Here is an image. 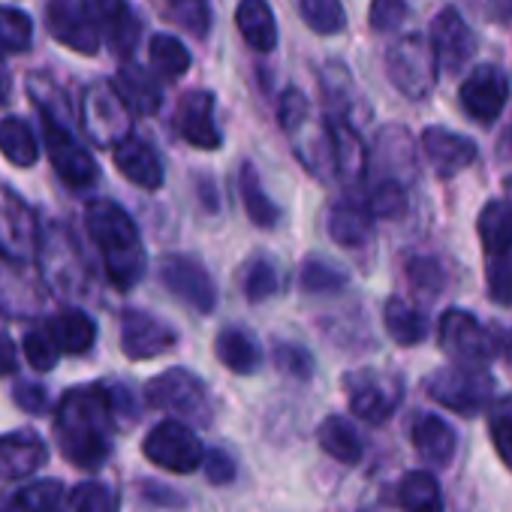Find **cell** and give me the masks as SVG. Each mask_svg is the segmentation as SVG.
<instances>
[{"label":"cell","mask_w":512,"mask_h":512,"mask_svg":"<svg viewBox=\"0 0 512 512\" xmlns=\"http://www.w3.org/2000/svg\"><path fill=\"white\" fill-rule=\"evenodd\" d=\"M407 278L425 296H434V293L443 290V269H440L437 260H431V256H416V260H410L407 263Z\"/></svg>","instance_id":"f907efd6"},{"label":"cell","mask_w":512,"mask_h":512,"mask_svg":"<svg viewBox=\"0 0 512 512\" xmlns=\"http://www.w3.org/2000/svg\"><path fill=\"white\" fill-rule=\"evenodd\" d=\"M407 16V0H371L368 22L377 34H386L398 28Z\"/></svg>","instance_id":"816d5d0a"},{"label":"cell","mask_w":512,"mask_h":512,"mask_svg":"<svg viewBox=\"0 0 512 512\" xmlns=\"http://www.w3.org/2000/svg\"><path fill=\"white\" fill-rule=\"evenodd\" d=\"M43 305L40 287L22 272V263L7 260L0 253V314L10 317H31Z\"/></svg>","instance_id":"44dd1931"},{"label":"cell","mask_w":512,"mask_h":512,"mask_svg":"<svg viewBox=\"0 0 512 512\" xmlns=\"http://www.w3.org/2000/svg\"><path fill=\"white\" fill-rule=\"evenodd\" d=\"M49 458L46 443L34 431H13L0 437V479H25Z\"/></svg>","instance_id":"ffe728a7"},{"label":"cell","mask_w":512,"mask_h":512,"mask_svg":"<svg viewBox=\"0 0 512 512\" xmlns=\"http://www.w3.org/2000/svg\"><path fill=\"white\" fill-rule=\"evenodd\" d=\"M317 443L323 446L326 455H332L341 464H359L365 455V443L359 437V431L341 419V416H326L317 428Z\"/></svg>","instance_id":"4dcf8cb0"},{"label":"cell","mask_w":512,"mask_h":512,"mask_svg":"<svg viewBox=\"0 0 512 512\" xmlns=\"http://www.w3.org/2000/svg\"><path fill=\"white\" fill-rule=\"evenodd\" d=\"M58 356H61V350H58V344H55L49 326L31 329V332L25 335V359L31 362V368H37V371H52V368L58 365Z\"/></svg>","instance_id":"7dc6e473"},{"label":"cell","mask_w":512,"mask_h":512,"mask_svg":"<svg viewBox=\"0 0 512 512\" xmlns=\"http://www.w3.org/2000/svg\"><path fill=\"white\" fill-rule=\"evenodd\" d=\"M238 187H241V205L250 217L253 226H260V229H272L278 226L281 220V208L269 199L263 181H260V172H256L253 163H244L241 166V175H238Z\"/></svg>","instance_id":"f546056e"},{"label":"cell","mask_w":512,"mask_h":512,"mask_svg":"<svg viewBox=\"0 0 512 512\" xmlns=\"http://www.w3.org/2000/svg\"><path fill=\"white\" fill-rule=\"evenodd\" d=\"M10 97V70L4 64V55H0V103Z\"/></svg>","instance_id":"6f0895ef"},{"label":"cell","mask_w":512,"mask_h":512,"mask_svg":"<svg viewBox=\"0 0 512 512\" xmlns=\"http://www.w3.org/2000/svg\"><path fill=\"white\" fill-rule=\"evenodd\" d=\"M299 281H302V290H308V293H338L347 284V275L335 263L311 256V260H305V266H302Z\"/></svg>","instance_id":"ee69618b"},{"label":"cell","mask_w":512,"mask_h":512,"mask_svg":"<svg viewBox=\"0 0 512 512\" xmlns=\"http://www.w3.org/2000/svg\"><path fill=\"white\" fill-rule=\"evenodd\" d=\"M299 10H302L305 25L314 34L332 37V34H341L347 28V16H344L341 0H299Z\"/></svg>","instance_id":"f35d334b"},{"label":"cell","mask_w":512,"mask_h":512,"mask_svg":"<svg viewBox=\"0 0 512 512\" xmlns=\"http://www.w3.org/2000/svg\"><path fill=\"white\" fill-rule=\"evenodd\" d=\"M476 232L485 256H500L512 250V205L506 199H491L476 220Z\"/></svg>","instance_id":"83f0119b"},{"label":"cell","mask_w":512,"mask_h":512,"mask_svg":"<svg viewBox=\"0 0 512 512\" xmlns=\"http://www.w3.org/2000/svg\"><path fill=\"white\" fill-rule=\"evenodd\" d=\"M142 452L151 464L169 470V473H193L205 461V449L199 437L175 419H166L148 431L142 440Z\"/></svg>","instance_id":"9c48e42d"},{"label":"cell","mask_w":512,"mask_h":512,"mask_svg":"<svg viewBox=\"0 0 512 512\" xmlns=\"http://www.w3.org/2000/svg\"><path fill=\"white\" fill-rule=\"evenodd\" d=\"M40 121H43V145L61 181L73 190L94 187L100 178V166L91 157V151L70 133L67 121L55 115H43V112H40Z\"/></svg>","instance_id":"8992f818"},{"label":"cell","mask_w":512,"mask_h":512,"mask_svg":"<svg viewBox=\"0 0 512 512\" xmlns=\"http://www.w3.org/2000/svg\"><path fill=\"white\" fill-rule=\"evenodd\" d=\"M326 232L335 244L347 247V250H362L371 244L374 235V214L368 211V205H356V202H338L329 208L326 217Z\"/></svg>","instance_id":"cb8c5ba5"},{"label":"cell","mask_w":512,"mask_h":512,"mask_svg":"<svg viewBox=\"0 0 512 512\" xmlns=\"http://www.w3.org/2000/svg\"><path fill=\"white\" fill-rule=\"evenodd\" d=\"M326 130H329V148H332L335 172L350 184L362 181L365 169H368V157H365V142L356 133V127L344 118H332L326 124Z\"/></svg>","instance_id":"7402d4cb"},{"label":"cell","mask_w":512,"mask_h":512,"mask_svg":"<svg viewBox=\"0 0 512 512\" xmlns=\"http://www.w3.org/2000/svg\"><path fill=\"white\" fill-rule=\"evenodd\" d=\"M85 223L88 232L103 256L106 266V278L121 290H133L148 269V256L139 238V229L133 223V217L109 199H94L85 208Z\"/></svg>","instance_id":"7a4b0ae2"},{"label":"cell","mask_w":512,"mask_h":512,"mask_svg":"<svg viewBox=\"0 0 512 512\" xmlns=\"http://www.w3.org/2000/svg\"><path fill=\"white\" fill-rule=\"evenodd\" d=\"M166 19L178 22L184 31L205 37L208 34V4L205 0H160Z\"/></svg>","instance_id":"f6af8a7d"},{"label":"cell","mask_w":512,"mask_h":512,"mask_svg":"<svg viewBox=\"0 0 512 512\" xmlns=\"http://www.w3.org/2000/svg\"><path fill=\"white\" fill-rule=\"evenodd\" d=\"M235 25L244 43L256 52H272L278 46V22L266 0H241L235 10Z\"/></svg>","instance_id":"484cf974"},{"label":"cell","mask_w":512,"mask_h":512,"mask_svg":"<svg viewBox=\"0 0 512 512\" xmlns=\"http://www.w3.org/2000/svg\"><path fill=\"white\" fill-rule=\"evenodd\" d=\"M398 503L404 512H443V494L428 470H413L398 485Z\"/></svg>","instance_id":"d6a6232c"},{"label":"cell","mask_w":512,"mask_h":512,"mask_svg":"<svg viewBox=\"0 0 512 512\" xmlns=\"http://www.w3.org/2000/svg\"><path fill=\"white\" fill-rule=\"evenodd\" d=\"M70 512H118L121 497L106 482H82L67 494Z\"/></svg>","instance_id":"ab89813d"},{"label":"cell","mask_w":512,"mask_h":512,"mask_svg":"<svg viewBox=\"0 0 512 512\" xmlns=\"http://www.w3.org/2000/svg\"><path fill=\"white\" fill-rule=\"evenodd\" d=\"M437 335L443 353L458 365H485L500 347V341L470 311H458V308H449L440 317Z\"/></svg>","instance_id":"ba28073f"},{"label":"cell","mask_w":512,"mask_h":512,"mask_svg":"<svg viewBox=\"0 0 512 512\" xmlns=\"http://www.w3.org/2000/svg\"><path fill=\"white\" fill-rule=\"evenodd\" d=\"M175 130L187 145L199 151H217L223 136L214 124V94L208 91L184 94L175 112Z\"/></svg>","instance_id":"ac0fdd59"},{"label":"cell","mask_w":512,"mask_h":512,"mask_svg":"<svg viewBox=\"0 0 512 512\" xmlns=\"http://www.w3.org/2000/svg\"><path fill=\"white\" fill-rule=\"evenodd\" d=\"M0 154H4L13 166H34L40 157V145L28 121L22 118H4L0 121Z\"/></svg>","instance_id":"836d02e7"},{"label":"cell","mask_w":512,"mask_h":512,"mask_svg":"<svg viewBox=\"0 0 512 512\" xmlns=\"http://www.w3.org/2000/svg\"><path fill=\"white\" fill-rule=\"evenodd\" d=\"M491 19H512V0H479Z\"/></svg>","instance_id":"9f6ffc18"},{"label":"cell","mask_w":512,"mask_h":512,"mask_svg":"<svg viewBox=\"0 0 512 512\" xmlns=\"http://www.w3.org/2000/svg\"><path fill=\"white\" fill-rule=\"evenodd\" d=\"M37 244H40L37 214L19 193L0 184V253H4L7 260L28 263L34 260Z\"/></svg>","instance_id":"8fae6325"},{"label":"cell","mask_w":512,"mask_h":512,"mask_svg":"<svg viewBox=\"0 0 512 512\" xmlns=\"http://www.w3.org/2000/svg\"><path fill=\"white\" fill-rule=\"evenodd\" d=\"M148 55H151V64L160 76L166 79H178L190 70V52L184 49L181 40L169 37V34H157L151 37L148 43Z\"/></svg>","instance_id":"8d00e7d4"},{"label":"cell","mask_w":512,"mask_h":512,"mask_svg":"<svg viewBox=\"0 0 512 512\" xmlns=\"http://www.w3.org/2000/svg\"><path fill=\"white\" fill-rule=\"evenodd\" d=\"M214 353L232 374H253L263 362L260 344L244 329H223L214 341Z\"/></svg>","instance_id":"f1b7e54d"},{"label":"cell","mask_w":512,"mask_h":512,"mask_svg":"<svg viewBox=\"0 0 512 512\" xmlns=\"http://www.w3.org/2000/svg\"><path fill=\"white\" fill-rule=\"evenodd\" d=\"M383 326L389 338H395L401 347H416L428 335V323L419 311H413L404 299H389L383 308Z\"/></svg>","instance_id":"e575fe53"},{"label":"cell","mask_w":512,"mask_h":512,"mask_svg":"<svg viewBox=\"0 0 512 512\" xmlns=\"http://www.w3.org/2000/svg\"><path fill=\"white\" fill-rule=\"evenodd\" d=\"M145 401L154 410H166V413L184 416V419L199 422V425L211 422V398H208V389L187 368H169V371L157 374L154 380H148Z\"/></svg>","instance_id":"5b68a950"},{"label":"cell","mask_w":512,"mask_h":512,"mask_svg":"<svg viewBox=\"0 0 512 512\" xmlns=\"http://www.w3.org/2000/svg\"><path fill=\"white\" fill-rule=\"evenodd\" d=\"M488 296L494 305L509 308L512 305V250L500 256H488Z\"/></svg>","instance_id":"bcb514c9"},{"label":"cell","mask_w":512,"mask_h":512,"mask_svg":"<svg viewBox=\"0 0 512 512\" xmlns=\"http://www.w3.org/2000/svg\"><path fill=\"white\" fill-rule=\"evenodd\" d=\"M368 211L374 217H389V220H398L404 211H407V190L401 181H392V178H380L371 193H368Z\"/></svg>","instance_id":"7bdbcfd3"},{"label":"cell","mask_w":512,"mask_h":512,"mask_svg":"<svg viewBox=\"0 0 512 512\" xmlns=\"http://www.w3.org/2000/svg\"><path fill=\"white\" fill-rule=\"evenodd\" d=\"M85 7L100 31V37L109 43V49L121 58H130L139 46L142 25L130 7V0H85Z\"/></svg>","instance_id":"2e32d148"},{"label":"cell","mask_w":512,"mask_h":512,"mask_svg":"<svg viewBox=\"0 0 512 512\" xmlns=\"http://www.w3.org/2000/svg\"><path fill=\"white\" fill-rule=\"evenodd\" d=\"M386 73L407 100H425L437 85V55L422 34L401 37L386 55Z\"/></svg>","instance_id":"277c9868"},{"label":"cell","mask_w":512,"mask_h":512,"mask_svg":"<svg viewBox=\"0 0 512 512\" xmlns=\"http://www.w3.org/2000/svg\"><path fill=\"white\" fill-rule=\"evenodd\" d=\"M275 365L293 380H311L314 377V356L299 344H278L275 347Z\"/></svg>","instance_id":"681fc988"},{"label":"cell","mask_w":512,"mask_h":512,"mask_svg":"<svg viewBox=\"0 0 512 512\" xmlns=\"http://www.w3.org/2000/svg\"><path fill=\"white\" fill-rule=\"evenodd\" d=\"M278 118H281V127L290 133V139H296L305 124L311 121V103L302 91L290 88L284 97H281V109H278Z\"/></svg>","instance_id":"c3c4849f"},{"label":"cell","mask_w":512,"mask_h":512,"mask_svg":"<svg viewBox=\"0 0 512 512\" xmlns=\"http://www.w3.org/2000/svg\"><path fill=\"white\" fill-rule=\"evenodd\" d=\"M82 127L88 139L100 148H118L130 139V106L115 85L97 82L82 100Z\"/></svg>","instance_id":"52a82bcc"},{"label":"cell","mask_w":512,"mask_h":512,"mask_svg":"<svg viewBox=\"0 0 512 512\" xmlns=\"http://www.w3.org/2000/svg\"><path fill=\"white\" fill-rule=\"evenodd\" d=\"M488 431H491L494 452L500 455L503 467L512 473V395L497 398L488 407Z\"/></svg>","instance_id":"60d3db41"},{"label":"cell","mask_w":512,"mask_h":512,"mask_svg":"<svg viewBox=\"0 0 512 512\" xmlns=\"http://www.w3.org/2000/svg\"><path fill=\"white\" fill-rule=\"evenodd\" d=\"M422 148L440 178H452L476 160V142L446 127H428L422 133Z\"/></svg>","instance_id":"d6986e66"},{"label":"cell","mask_w":512,"mask_h":512,"mask_svg":"<svg viewBox=\"0 0 512 512\" xmlns=\"http://www.w3.org/2000/svg\"><path fill=\"white\" fill-rule=\"evenodd\" d=\"M202 467H205L208 482H214V485H229V482L235 479V461H232V455L223 452V449H211V452L205 455Z\"/></svg>","instance_id":"f5cc1de1"},{"label":"cell","mask_w":512,"mask_h":512,"mask_svg":"<svg viewBox=\"0 0 512 512\" xmlns=\"http://www.w3.org/2000/svg\"><path fill=\"white\" fill-rule=\"evenodd\" d=\"M115 166L130 184H136L142 190H160L163 187V163H160L157 151L136 136H130L127 142H121L115 148Z\"/></svg>","instance_id":"603a6c76"},{"label":"cell","mask_w":512,"mask_h":512,"mask_svg":"<svg viewBox=\"0 0 512 512\" xmlns=\"http://www.w3.org/2000/svg\"><path fill=\"white\" fill-rule=\"evenodd\" d=\"M491 389H494V377L488 374L485 365L452 362L425 380L428 398L452 413H461V416L482 413L491 401Z\"/></svg>","instance_id":"3957f363"},{"label":"cell","mask_w":512,"mask_h":512,"mask_svg":"<svg viewBox=\"0 0 512 512\" xmlns=\"http://www.w3.org/2000/svg\"><path fill=\"white\" fill-rule=\"evenodd\" d=\"M350 410L368 425H383L395 416L401 404V380L377 371H356L344 380Z\"/></svg>","instance_id":"30bf717a"},{"label":"cell","mask_w":512,"mask_h":512,"mask_svg":"<svg viewBox=\"0 0 512 512\" xmlns=\"http://www.w3.org/2000/svg\"><path fill=\"white\" fill-rule=\"evenodd\" d=\"M431 49L437 55V64H443L449 73H458L476 55V34L458 10L446 7L431 25Z\"/></svg>","instance_id":"e0dca14e"},{"label":"cell","mask_w":512,"mask_h":512,"mask_svg":"<svg viewBox=\"0 0 512 512\" xmlns=\"http://www.w3.org/2000/svg\"><path fill=\"white\" fill-rule=\"evenodd\" d=\"M19 368V350H16V341L0 329V377L7 374H16Z\"/></svg>","instance_id":"11a10c76"},{"label":"cell","mask_w":512,"mask_h":512,"mask_svg":"<svg viewBox=\"0 0 512 512\" xmlns=\"http://www.w3.org/2000/svg\"><path fill=\"white\" fill-rule=\"evenodd\" d=\"M509 100V79L500 67H476L458 88V103L476 124H494Z\"/></svg>","instance_id":"4fadbf2b"},{"label":"cell","mask_w":512,"mask_h":512,"mask_svg":"<svg viewBox=\"0 0 512 512\" xmlns=\"http://www.w3.org/2000/svg\"><path fill=\"white\" fill-rule=\"evenodd\" d=\"M118 94L124 97V103L139 112V115H154L163 106V91L157 88V82L136 64H124L118 70V82H115Z\"/></svg>","instance_id":"1f68e13d"},{"label":"cell","mask_w":512,"mask_h":512,"mask_svg":"<svg viewBox=\"0 0 512 512\" xmlns=\"http://www.w3.org/2000/svg\"><path fill=\"white\" fill-rule=\"evenodd\" d=\"M49 332H52L58 350L67 353V356H82V353H88V350L94 347V341H97V323H94L85 311H79V308L61 311V314L49 323Z\"/></svg>","instance_id":"4316f807"},{"label":"cell","mask_w":512,"mask_h":512,"mask_svg":"<svg viewBox=\"0 0 512 512\" xmlns=\"http://www.w3.org/2000/svg\"><path fill=\"white\" fill-rule=\"evenodd\" d=\"M16 401H19V407L28 410V413H43V407H46V392H43V386H37V383H19Z\"/></svg>","instance_id":"db71d44e"},{"label":"cell","mask_w":512,"mask_h":512,"mask_svg":"<svg viewBox=\"0 0 512 512\" xmlns=\"http://www.w3.org/2000/svg\"><path fill=\"white\" fill-rule=\"evenodd\" d=\"M34 43V22L16 7H0V49L28 52Z\"/></svg>","instance_id":"b9f144b4"},{"label":"cell","mask_w":512,"mask_h":512,"mask_svg":"<svg viewBox=\"0 0 512 512\" xmlns=\"http://www.w3.org/2000/svg\"><path fill=\"white\" fill-rule=\"evenodd\" d=\"M281 287V278H278V269L272 260H250L244 275H241V290H244V299L250 305H260L266 299H272Z\"/></svg>","instance_id":"74e56055"},{"label":"cell","mask_w":512,"mask_h":512,"mask_svg":"<svg viewBox=\"0 0 512 512\" xmlns=\"http://www.w3.org/2000/svg\"><path fill=\"white\" fill-rule=\"evenodd\" d=\"M178 344V332L148 311H124L121 317V350L127 359H157Z\"/></svg>","instance_id":"9a60e30c"},{"label":"cell","mask_w":512,"mask_h":512,"mask_svg":"<svg viewBox=\"0 0 512 512\" xmlns=\"http://www.w3.org/2000/svg\"><path fill=\"white\" fill-rule=\"evenodd\" d=\"M115 404L109 386H76L70 389L55 413V431L61 452L70 464L97 470L112 452Z\"/></svg>","instance_id":"6da1fadb"},{"label":"cell","mask_w":512,"mask_h":512,"mask_svg":"<svg viewBox=\"0 0 512 512\" xmlns=\"http://www.w3.org/2000/svg\"><path fill=\"white\" fill-rule=\"evenodd\" d=\"M46 28L55 43L76 55L100 52V31L85 7V0H46Z\"/></svg>","instance_id":"7c38bea8"},{"label":"cell","mask_w":512,"mask_h":512,"mask_svg":"<svg viewBox=\"0 0 512 512\" xmlns=\"http://www.w3.org/2000/svg\"><path fill=\"white\" fill-rule=\"evenodd\" d=\"M410 440H413V449L419 452V458L428 464L446 467L455 458V446H458L455 431L440 416H431V413L416 416L410 425Z\"/></svg>","instance_id":"d4e9b609"},{"label":"cell","mask_w":512,"mask_h":512,"mask_svg":"<svg viewBox=\"0 0 512 512\" xmlns=\"http://www.w3.org/2000/svg\"><path fill=\"white\" fill-rule=\"evenodd\" d=\"M160 281L178 302H184L199 314H211L217 305V290L211 275L196 260H190V256H166L160 263Z\"/></svg>","instance_id":"5bb4252c"},{"label":"cell","mask_w":512,"mask_h":512,"mask_svg":"<svg viewBox=\"0 0 512 512\" xmlns=\"http://www.w3.org/2000/svg\"><path fill=\"white\" fill-rule=\"evenodd\" d=\"M4 512H64V485L58 479L22 488Z\"/></svg>","instance_id":"d590c367"}]
</instances>
